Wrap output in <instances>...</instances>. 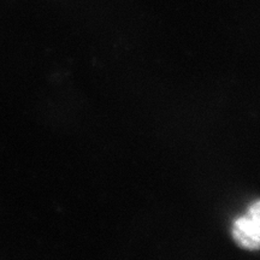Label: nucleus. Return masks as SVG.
I'll list each match as a JSON object with an SVG mask.
<instances>
[{
    "instance_id": "1",
    "label": "nucleus",
    "mask_w": 260,
    "mask_h": 260,
    "mask_svg": "<svg viewBox=\"0 0 260 260\" xmlns=\"http://www.w3.org/2000/svg\"><path fill=\"white\" fill-rule=\"evenodd\" d=\"M233 237L240 247L249 251L260 249V224L248 216H241L233 224Z\"/></svg>"
},
{
    "instance_id": "2",
    "label": "nucleus",
    "mask_w": 260,
    "mask_h": 260,
    "mask_svg": "<svg viewBox=\"0 0 260 260\" xmlns=\"http://www.w3.org/2000/svg\"><path fill=\"white\" fill-rule=\"evenodd\" d=\"M246 214L249 217V218H252L253 220H254V222L260 224V200L253 203L251 206L248 207Z\"/></svg>"
}]
</instances>
